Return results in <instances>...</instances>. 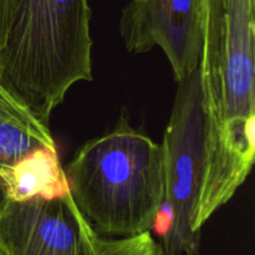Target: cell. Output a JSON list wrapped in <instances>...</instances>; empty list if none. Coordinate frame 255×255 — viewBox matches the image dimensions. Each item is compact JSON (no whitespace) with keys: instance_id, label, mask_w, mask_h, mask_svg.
Listing matches in <instances>:
<instances>
[{"instance_id":"6da1fadb","label":"cell","mask_w":255,"mask_h":255,"mask_svg":"<svg viewBox=\"0 0 255 255\" xmlns=\"http://www.w3.org/2000/svg\"><path fill=\"white\" fill-rule=\"evenodd\" d=\"M255 0H202L204 167L194 228L228 203L255 159Z\"/></svg>"},{"instance_id":"8992f818","label":"cell","mask_w":255,"mask_h":255,"mask_svg":"<svg viewBox=\"0 0 255 255\" xmlns=\"http://www.w3.org/2000/svg\"><path fill=\"white\" fill-rule=\"evenodd\" d=\"M125 49L144 54L159 47L176 82L198 69L202 0H129L119 24Z\"/></svg>"},{"instance_id":"7c38bea8","label":"cell","mask_w":255,"mask_h":255,"mask_svg":"<svg viewBox=\"0 0 255 255\" xmlns=\"http://www.w3.org/2000/svg\"><path fill=\"white\" fill-rule=\"evenodd\" d=\"M0 255H5V254H4V252L1 251V248H0Z\"/></svg>"},{"instance_id":"5b68a950","label":"cell","mask_w":255,"mask_h":255,"mask_svg":"<svg viewBox=\"0 0 255 255\" xmlns=\"http://www.w3.org/2000/svg\"><path fill=\"white\" fill-rule=\"evenodd\" d=\"M96 236L70 194L6 199L0 209V248L5 255H91Z\"/></svg>"},{"instance_id":"277c9868","label":"cell","mask_w":255,"mask_h":255,"mask_svg":"<svg viewBox=\"0 0 255 255\" xmlns=\"http://www.w3.org/2000/svg\"><path fill=\"white\" fill-rule=\"evenodd\" d=\"M162 142L164 198L153 228L163 255H198L194 213L204 167V120L198 69L177 82Z\"/></svg>"},{"instance_id":"3957f363","label":"cell","mask_w":255,"mask_h":255,"mask_svg":"<svg viewBox=\"0 0 255 255\" xmlns=\"http://www.w3.org/2000/svg\"><path fill=\"white\" fill-rule=\"evenodd\" d=\"M64 172L75 206L97 234L152 231L164 198L162 146L128 120L82 144Z\"/></svg>"},{"instance_id":"ba28073f","label":"cell","mask_w":255,"mask_h":255,"mask_svg":"<svg viewBox=\"0 0 255 255\" xmlns=\"http://www.w3.org/2000/svg\"><path fill=\"white\" fill-rule=\"evenodd\" d=\"M6 199L60 198L70 194L57 149L40 147L20 159L2 178Z\"/></svg>"},{"instance_id":"9c48e42d","label":"cell","mask_w":255,"mask_h":255,"mask_svg":"<svg viewBox=\"0 0 255 255\" xmlns=\"http://www.w3.org/2000/svg\"><path fill=\"white\" fill-rule=\"evenodd\" d=\"M91 255H163L161 244L151 232L133 237L111 238L97 234Z\"/></svg>"},{"instance_id":"8fae6325","label":"cell","mask_w":255,"mask_h":255,"mask_svg":"<svg viewBox=\"0 0 255 255\" xmlns=\"http://www.w3.org/2000/svg\"><path fill=\"white\" fill-rule=\"evenodd\" d=\"M5 201H6V194H5L4 186H2L1 182H0V209H1L2 204H4Z\"/></svg>"},{"instance_id":"7a4b0ae2","label":"cell","mask_w":255,"mask_h":255,"mask_svg":"<svg viewBox=\"0 0 255 255\" xmlns=\"http://www.w3.org/2000/svg\"><path fill=\"white\" fill-rule=\"evenodd\" d=\"M89 0H10L0 85L49 125L67 91L92 81Z\"/></svg>"},{"instance_id":"52a82bcc","label":"cell","mask_w":255,"mask_h":255,"mask_svg":"<svg viewBox=\"0 0 255 255\" xmlns=\"http://www.w3.org/2000/svg\"><path fill=\"white\" fill-rule=\"evenodd\" d=\"M40 147L57 149L49 125L0 85V182L20 159Z\"/></svg>"},{"instance_id":"30bf717a","label":"cell","mask_w":255,"mask_h":255,"mask_svg":"<svg viewBox=\"0 0 255 255\" xmlns=\"http://www.w3.org/2000/svg\"><path fill=\"white\" fill-rule=\"evenodd\" d=\"M10 0H0V41H1L2 32H4L5 22L7 17V10H9Z\"/></svg>"}]
</instances>
